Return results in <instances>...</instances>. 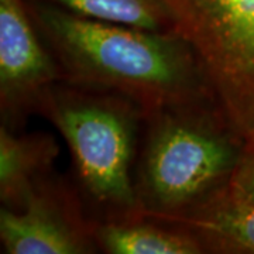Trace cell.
<instances>
[{"label":"cell","mask_w":254,"mask_h":254,"mask_svg":"<svg viewBox=\"0 0 254 254\" xmlns=\"http://www.w3.org/2000/svg\"><path fill=\"white\" fill-rule=\"evenodd\" d=\"M33 17L71 85L123 96L147 116L216 102L198 57L177 33L103 23L60 6H38Z\"/></svg>","instance_id":"obj_1"},{"label":"cell","mask_w":254,"mask_h":254,"mask_svg":"<svg viewBox=\"0 0 254 254\" xmlns=\"http://www.w3.org/2000/svg\"><path fill=\"white\" fill-rule=\"evenodd\" d=\"M148 118L136 187L140 216L181 212L226 187L245 140L216 102L158 110Z\"/></svg>","instance_id":"obj_2"},{"label":"cell","mask_w":254,"mask_h":254,"mask_svg":"<svg viewBox=\"0 0 254 254\" xmlns=\"http://www.w3.org/2000/svg\"><path fill=\"white\" fill-rule=\"evenodd\" d=\"M37 106L65 138L79 180L92 199L125 215V219H130L128 215L138 218L141 205L130 167L137 116L143 110L123 96L71 83H54Z\"/></svg>","instance_id":"obj_3"},{"label":"cell","mask_w":254,"mask_h":254,"mask_svg":"<svg viewBox=\"0 0 254 254\" xmlns=\"http://www.w3.org/2000/svg\"><path fill=\"white\" fill-rule=\"evenodd\" d=\"M229 125L254 140V0H164Z\"/></svg>","instance_id":"obj_4"},{"label":"cell","mask_w":254,"mask_h":254,"mask_svg":"<svg viewBox=\"0 0 254 254\" xmlns=\"http://www.w3.org/2000/svg\"><path fill=\"white\" fill-rule=\"evenodd\" d=\"M20 0H0V93L1 106L20 110L38 105L61 75L54 57Z\"/></svg>","instance_id":"obj_5"},{"label":"cell","mask_w":254,"mask_h":254,"mask_svg":"<svg viewBox=\"0 0 254 254\" xmlns=\"http://www.w3.org/2000/svg\"><path fill=\"white\" fill-rule=\"evenodd\" d=\"M43 184L17 210H0V237L7 254L91 253L92 243L83 222L71 215Z\"/></svg>","instance_id":"obj_6"},{"label":"cell","mask_w":254,"mask_h":254,"mask_svg":"<svg viewBox=\"0 0 254 254\" xmlns=\"http://www.w3.org/2000/svg\"><path fill=\"white\" fill-rule=\"evenodd\" d=\"M147 218L188 232L205 249L254 254V205L233 198L226 187L185 210Z\"/></svg>","instance_id":"obj_7"},{"label":"cell","mask_w":254,"mask_h":254,"mask_svg":"<svg viewBox=\"0 0 254 254\" xmlns=\"http://www.w3.org/2000/svg\"><path fill=\"white\" fill-rule=\"evenodd\" d=\"M58 153L53 137L14 136L0 128V196L6 208L17 210L41 184Z\"/></svg>","instance_id":"obj_8"},{"label":"cell","mask_w":254,"mask_h":254,"mask_svg":"<svg viewBox=\"0 0 254 254\" xmlns=\"http://www.w3.org/2000/svg\"><path fill=\"white\" fill-rule=\"evenodd\" d=\"M96 239L110 254H196L205 247L188 232L143 223L138 218L115 219L102 225Z\"/></svg>","instance_id":"obj_9"},{"label":"cell","mask_w":254,"mask_h":254,"mask_svg":"<svg viewBox=\"0 0 254 254\" xmlns=\"http://www.w3.org/2000/svg\"><path fill=\"white\" fill-rule=\"evenodd\" d=\"M60 7L82 17L128 27L177 33V26L164 0H53Z\"/></svg>","instance_id":"obj_10"},{"label":"cell","mask_w":254,"mask_h":254,"mask_svg":"<svg viewBox=\"0 0 254 254\" xmlns=\"http://www.w3.org/2000/svg\"><path fill=\"white\" fill-rule=\"evenodd\" d=\"M226 190L233 198L254 205V140L245 143L243 153Z\"/></svg>","instance_id":"obj_11"}]
</instances>
